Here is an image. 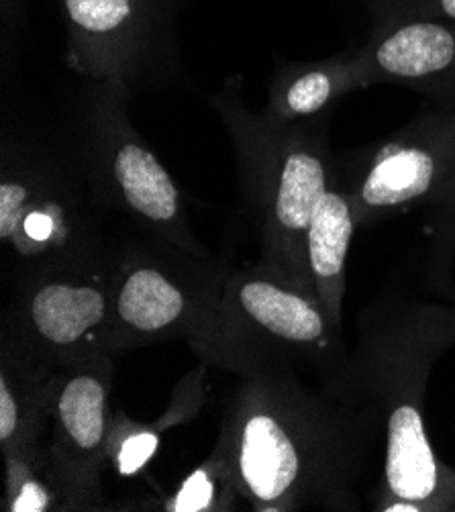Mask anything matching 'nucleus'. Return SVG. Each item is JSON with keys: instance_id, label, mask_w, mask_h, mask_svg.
I'll return each instance as SVG.
<instances>
[{"instance_id": "obj_21", "label": "nucleus", "mask_w": 455, "mask_h": 512, "mask_svg": "<svg viewBox=\"0 0 455 512\" xmlns=\"http://www.w3.org/2000/svg\"><path fill=\"white\" fill-rule=\"evenodd\" d=\"M29 0H0V25H3V37H17L19 29L27 19Z\"/></svg>"}, {"instance_id": "obj_10", "label": "nucleus", "mask_w": 455, "mask_h": 512, "mask_svg": "<svg viewBox=\"0 0 455 512\" xmlns=\"http://www.w3.org/2000/svg\"><path fill=\"white\" fill-rule=\"evenodd\" d=\"M455 174V109L433 102L382 141L337 160L360 229L427 209Z\"/></svg>"}, {"instance_id": "obj_20", "label": "nucleus", "mask_w": 455, "mask_h": 512, "mask_svg": "<svg viewBox=\"0 0 455 512\" xmlns=\"http://www.w3.org/2000/svg\"><path fill=\"white\" fill-rule=\"evenodd\" d=\"M372 19L421 17L455 25V0H364Z\"/></svg>"}, {"instance_id": "obj_4", "label": "nucleus", "mask_w": 455, "mask_h": 512, "mask_svg": "<svg viewBox=\"0 0 455 512\" xmlns=\"http://www.w3.org/2000/svg\"><path fill=\"white\" fill-rule=\"evenodd\" d=\"M103 213L74 145L39 135H3L0 243L15 278L109 253L100 227Z\"/></svg>"}, {"instance_id": "obj_8", "label": "nucleus", "mask_w": 455, "mask_h": 512, "mask_svg": "<svg viewBox=\"0 0 455 512\" xmlns=\"http://www.w3.org/2000/svg\"><path fill=\"white\" fill-rule=\"evenodd\" d=\"M113 280L115 251L15 278L0 345L52 372L94 353H111Z\"/></svg>"}, {"instance_id": "obj_1", "label": "nucleus", "mask_w": 455, "mask_h": 512, "mask_svg": "<svg viewBox=\"0 0 455 512\" xmlns=\"http://www.w3.org/2000/svg\"><path fill=\"white\" fill-rule=\"evenodd\" d=\"M378 437L368 421L292 370L239 378L213 451L258 512L362 510Z\"/></svg>"}, {"instance_id": "obj_5", "label": "nucleus", "mask_w": 455, "mask_h": 512, "mask_svg": "<svg viewBox=\"0 0 455 512\" xmlns=\"http://www.w3.org/2000/svg\"><path fill=\"white\" fill-rule=\"evenodd\" d=\"M192 351L237 378L309 366L325 380L347 355L319 298L260 264L229 270L215 321Z\"/></svg>"}, {"instance_id": "obj_16", "label": "nucleus", "mask_w": 455, "mask_h": 512, "mask_svg": "<svg viewBox=\"0 0 455 512\" xmlns=\"http://www.w3.org/2000/svg\"><path fill=\"white\" fill-rule=\"evenodd\" d=\"M205 368L207 366L202 364L176 386L166 413L154 423H137L123 411H115L109 441V468H113L119 478H133L145 472L160 451L164 431L190 421L200 411L205 402V384H202Z\"/></svg>"}, {"instance_id": "obj_6", "label": "nucleus", "mask_w": 455, "mask_h": 512, "mask_svg": "<svg viewBox=\"0 0 455 512\" xmlns=\"http://www.w3.org/2000/svg\"><path fill=\"white\" fill-rule=\"evenodd\" d=\"M131 98L115 82L88 80L72 145L90 190L100 207L123 213L143 235L209 255L192 231L176 180L131 121Z\"/></svg>"}, {"instance_id": "obj_11", "label": "nucleus", "mask_w": 455, "mask_h": 512, "mask_svg": "<svg viewBox=\"0 0 455 512\" xmlns=\"http://www.w3.org/2000/svg\"><path fill=\"white\" fill-rule=\"evenodd\" d=\"M113 357H82L56 370L52 378L47 451L64 510L103 508V476L109 470L115 419Z\"/></svg>"}, {"instance_id": "obj_12", "label": "nucleus", "mask_w": 455, "mask_h": 512, "mask_svg": "<svg viewBox=\"0 0 455 512\" xmlns=\"http://www.w3.org/2000/svg\"><path fill=\"white\" fill-rule=\"evenodd\" d=\"M358 56L368 86H402L433 105L455 109L453 23L421 17L374 19Z\"/></svg>"}, {"instance_id": "obj_3", "label": "nucleus", "mask_w": 455, "mask_h": 512, "mask_svg": "<svg viewBox=\"0 0 455 512\" xmlns=\"http://www.w3.org/2000/svg\"><path fill=\"white\" fill-rule=\"evenodd\" d=\"M209 105L233 143L245 207L260 235L258 264L315 294L307 266V231L337 170L327 121L290 125L264 109H249L241 94V76L229 78L209 98Z\"/></svg>"}, {"instance_id": "obj_19", "label": "nucleus", "mask_w": 455, "mask_h": 512, "mask_svg": "<svg viewBox=\"0 0 455 512\" xmlns=\"http://www.w3.org/2000/svg\"><path fill=\"white\" fill-rule=\"evenodd\" d=\"M429 255L427 282L443 296L451 298L453 264H455V174L445 184L441 194L429 204Z\"/></svg>"}, {"instance_id": "obj_13", "label": "nucleus", "mask_w": 455, "mask_h": 512, "mask_svg": "<svg viewBox=\"0 0 455 512\" xmlns=\"http://www.w3.org/2000/svg\"><path fill=\"white\" fill-rule=\"evenodd\" d=\"M366 86L358 49L317 62H290L274 72L264 111L290 125L327 121L347 92Z\"/></svg>"}, {"instance_id": "obj_7", "label": "nucleus", "mask_w": 455, "mask_h": 512, "mask_svg": "<svg viewBox=\"0 0 455 512\" xmlns=\"http://www.w3.org/2000/svg\"><path fill=\"white\" fill-rule=\"evenodd\" d=\"M229 270L211 253L196 255L147 235L117 249L109 351L172 339L194 349L215 321Z\"/></svg>"}, {"instance_id": "obj_2", "label": "nucleus", "mask_w": 455, "mask_h": 512, "mask_svg": "<svg viewBox=\"0 0 455 512\" xmlns=\"http://www.w3.org/2000/svg\"><path fill=\"white\" fill-rule=\"evenodd\" d=\"M453 345L455 304L386 292L362 311L356 349L323 380L378 437L372 510L455 512V468L441 462L425 423L431 372Z\"/></svg>"}, {"instance_id": "obj_14", "label": "nucleus", "mask_w": 455, "mask_h": 512, "mask_svg": "<svg viewBox=\"0 0 455 512\" xmlns=\"http://www.w3.org/2000/svg\"><path fill=\"white\" fill-rule=\"evenodd\" d=\"M360 231L349 192L337 180L319 198L307 231V266L315 294L329 321L343 331L345 268L353 237Z\"/></svg>"}, {"instance_id": "obj_9", "label": "nucleus", "mask_w": 455, "mask_h": 512, "mask_svg": "<svg viewBox=\"0 0 455 512\" xmlns=\"http://www.w3.org/2000/svg\"><path fill=\"white\" fill-rule=\"evenodd\" d=\"M182 0H60L68 33V64L86 80L115 82L137 92L178 84Z\"/></svg>"}, {"instance_id": "obj_18", "label": "nucleus", "mask_w": 455, "mask_h": 512, "mask_svg": "<svg viewBox=\"0 0 455 512\" xmlns=\"http://www.w3.org/2000/svg\"><path fill=\"white\" fill-rule=\"evenodd\" d=\"M239 492L231 478L229 468L217 451L207 462H202L192 474H188L176 492L160 504V510L168 512H219L231 510L237 504Z\"/></svg>"}, {"instance_id": "obj_15", "label": "nucleus", "mask_w": 455, "mask_h": 512, "mask_svg": "<svg viewBox=\"0 0 455 512\" xmlns=\"http://www.w3.org/2000/svg\"><path fill=\"white\" fill-rule=\"evenodd\" d=\"M56 372L0 345V449L3 455L47 445L49 392Z\"/></svg>"}, {"instance_id": "obj_17", "label": "nucleus", "mask_w": 455, "mask_h": 512, "mask_svg": "<svg viewBox=\"0 0 455 512\" xmlns=\"http://www.w3.org/2000/svg\"><path fill=\"white\" fill-rule=\"evenodd\" d=\"M5 457V498L3 510L9 512H49L64 510L47 445L7 453Z\"/></svg>"}]
</instances>
